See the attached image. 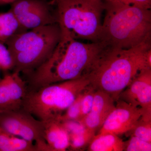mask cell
I'll return each mask as SVG.
<instances>
[{
  "instance_id": "cell-1",
  "label": "cell",
  "mask_w": 151,
  "mask_h": 151,
  "mask_svg": "<svg viewBox=\"0 0 151 151\" xmlns=\"http://www.w3.org/2000/svg\"><path fill=\"white\" fill-rule=\"evenodd\" d=\"M108 48L103 41H78L61 29L60 40L51 55L26 76L28 90L85 76Z\"/></svg>"
},
{
  "instance_id": "cell-2",
  "label": "cell",
  "mask_w": 151,
  "mask_h": 151,
  "mask_svg": "<svg viewBox=\"0 0 151 151\" xmlns=\"http://www.w3.org/2000/svg\"><path fill=\"white\" fill-rule=\"evenodd\" d=\"M151 68V40L128 49H109L85 76L95 90L106 92L116 102L138 73Z\"/></svg>"
},
{
  "instance_id": "cell-3",
  "label": "cell",
  "mask_w": 151,
  "mask_h": 151,
  "mask_svg": "<svg viewBox=\"0 0 151 151\" xmlns=\"http://www.w3.org/2000/svg\"><path fill=\"white\" fill-rule=\"evenodd\" d=\"M104 1L100 41L113 49H128L151 40L150 9Z\"/></svg>"
},
{
  "instance_id": "cell-4",
  "label": "cell",
  "mask_w": 151,
  "mask_h": 151,
  "mask_svg": "<svg viewBox=\"0 0 151 151\" xmlns=\"http://www.w3.org/2000/svg\"><path fill=\"white\" fill-rule=\"evenodd\" d=\"M61 37V28L58 23L12 37L5 44L13 60V71L26 76L31 73L50 57Z\"/></svg>"
},
{
  "instance_id": "cell-5",
  "label": "cell",
  "mask_w": 151,
  "mask_h": 151,
  "mask_svg": "<svg viewBox=\"0 0 151 151\" xmlns=\"http://www.w3.org/2000/svg\"><path fill=\"white\" fill-rule=\"evenodd\" d=\"M89 84L82 76L28 90L22 108L42 122L58 119Z\"/></svg>"
},
{
  "instance_id": "cell-6",
  "label": "cell",
  "mask_w": 151,
  "mask_h": 151,
  "mask_svg": "<svg viewBox=\"0 0 151 151\" xmlns=\"http://www.w3.org/2000/svg\"><path fill=\"white\" fill-rule=\"evenodd\" d=\"M58 23L74 39L100 41L104 0H51Z\"/></svg>"
},
{
  "instance_id": "cell-7",
  "label": "cell",
  "mask_w": 151,
  "mask_h": 151,
  "mask_svg": "<svg viewBox=\"0 0 151 151\" xmlns=\"http://www.w3.org/2000/svg\"><path fill=\"white\" fill-rule=\"evenodd\" d=\"M0 127L9 134L35 142L38 151H50L44 138L43 122L22 108L0 113Z\"/></svg>"
},
{
  "instance_id": "cell-8",
  "label": "cell",
  "mask_w": 151,
  "mask_h": 151,
  "mask_svg": "<svg viewBox=\"0 0 151 151\" xmlns=\"http://www.w3.org/2000/svg\"><path fill=\"white\" fill-rule=\"evenodd\" d=\"M11 6L9 10L26 30L57 23L51 0H18Z\"/></svg>"
},
{
  "instance_id": "cell-9",
  "label": "cell",
  "mask_w": 151,
  "mask_h": 151,
  "mask_svg": "<svg viewBox=\"0 0 151 151\" xmlns=\"http://www.w3.org/2000/svg\"><path fill=\"white\" fill-rule=\"evenodd\" d=\"M116 103L114 110L97 134L110 133L119 136L127 134L134 128L144 113L141 108L123 100L119 99Z\"/></svg>"
},
{
  "instance_id": "cell-10",
  "label": "cell",
  "mask_w": 151,
  "mask_h": 151,
  "mask_svg": "<svg viewBox=\"0 0 151 151\" xmlns=\"http://www.w3.org/2000/svg\"><path fill=\"white\" fill-rule=\"evenodd\" d=\"M119 99L143 110V117L151 118V68L141 70L119 96Z\"/></svg>"
},
{
  "instance_id": "cell-11",
  "label": "cell",
  "mask_w": 151,
  "mask_h": 151,
  "mask_svg": "<svg viewBox=\"0 0 151 151\" xmlns=\"http://www.w3.org/2000/svg\"><path fill=\"white\" fill-rule=\"evenodd\" d=\"M115 100L108 93L96 90L91 111L78 122L95 132L100 129L116 106Z\"/></svg>"
},
{
  "instance_id": "cell-12",
  "label": "cell",
  "mask_w": 151,
  "mask_h": 151,
  "mask_svg": "<svg viewBox=\"0 0 151 151\" xmlns=\"http://www.w3.org/2000/svg\"><path fill=\"white\" fill-rule=\"evenodd\" d=\"M44 138L50 151H65L70 146V137L62 122L55 119L43 122Z\"/></svg>"
},
{
  "instance_id": "cell-13",
  "label": "cell",
  "mask_w": 151,
  "mask_h": 151,
  "mask_svg": "<svg viewBox=\"0 0 151 151\" xmlns=\"http://www.w3.org/2000/svg\"><path fill=\"white\" fill-rule=\"evenodd\" d=\"M124 142L118 135L107 133L97 134L88 145L89 151H123Z\"/></svg>"
},
{
  "instance_id": "cell-14",
  "label": "cell",
  "mask_w": 151,
  "mask_h": 151,
  "mask_svg": "<svg viewBox=\"0 0 151 151\" xmlns=\"http://www.w3.org/2000/svg\"><path fill=\"white\" fill-rule=\"evenodd\" d=\"M0 151H38L34 143L6 132L0 127Z\"/></svg>"
},
{
  "instance_id": "cell-15",
  "label": "cell",
  "mask_w": 151,
  "mask_h": 151,
  "mask_svg": "<svg viewBox=\"0 0 151 151\" xmlns=\"http://www.w3.org/2000/svg\"><path fill=\"white\" fill-rule=\"evenodd\" d=\"M25 31L10 10L0 13V42L5 44L14 35Z\"/></svg>"
},
{
  "instance_id": "cell-16",
  "label": "cell",
  "mask_w": 151,
  "mask_h": 151,
  "mask_svg": "<svg viewBox=\"0 0 151 151\" xmlns=\"http://www.w3.org/2000/svg\"><path fill=\"white\" fill-rule=\"evenodd\" d=\"M7 74L0 80V113L15 110L14 94Z\"/></svg>"
},
{
  "instance_id": "cell-17",
  "label": "cell",
  "mask_w": 151,
  "mask_h": 151,
  "mask_svg": "<svg viewBox=\"0 0 151 151\" xmlns=\"http://www.w3.org/2000/svg\"><path fill=\"white\" fill-rule=\"evenodd\" d=\"M96 132L84 128L79 132L70 134V146L68 149L78 151L88 145L95 135Z\"/></svg>"
},
{
  "instance_id": "cell-18",
  "label": "cell",
  "mask_w": 151,
  "mask_h": 151,
  "mask_svg": "<svg viewBox=\"0 0 151 151\" xmlns=\"http://www.w3.org/2000/svg\"><path fill=\"white\" fill-rule=\"evenodd\" d=\"M127 134L151 143V118L142 116L134 128Z\"/></svg>"
},
{
  "instance_id": "cell-19",
  "label": "cell",
  "mask_w": 151,
  "mask_h": 151,
  "mask_svg": "<svg viewBox=\"0 0 151 151\" xmlns=\"http://www.w3.org/2000/svg\"><path fill=\"white\" fill-rule=\"evenodd\" d=\"M82 92L77 96L74 102L68 108L66 111L58 119L60 122L78 121L79 120L81 113V102Z\"/></svg>"
},
{
  "instance_id": "cell-20",
  "label": "cell",
  "mask_w": 151,
  "mask_h": 151,
  "mask_svg": "<svg viewBox=\"0 0 151 151\" xmlns=\"http://www.w3.org/2000/svg\"><path fill=\"white\" fill-rule=\"evenodd\" d=\"M95 90L89 85L82 92L81 102V113L79 120L86 116L91 111L94 101Z\"/></svg>"
},
{
  "instance_id": "cell-21",
  "label": "cell",
  "mask_w": 151,
  "mask_h": 151,
  "mask_svg": "<svg viewBox=\"0 0 151 151\" xmlns=\"http://www.w3.org/2000/svg\"><path fill=\"white\" fill-rule=\"evenodd\" d=\"M125 151H151V143L143 140L134 136L125 142Z\"/></svg>"
},
{
  "instance_id": "cell-22",
  "label": "cell",
  "mask_w": 151,
  "mask_h": 151,
  "mask_svg": "<svg viewBox=\"0 0 151 151\" xmlns=\"http://www.w3.org/2000/svg\"><path fill=\"white\" fill-rule=\"evenodd\" d=\"M14 64L12 58L7 47L0 42V69L4 71L13 70Z\"/></svg>"
},
{
  "instance_id": "cell-23",
  "label": "cell",
  "mask_w": 151,
  "mask_h": 151,
  "mask_svg": "<svg viewBox=\"0 0 151 151\" xmlns=\"http://www.w3.org/2000/svg\"><path fill=\"white\" fill-rule=\"evenodd\" d=\"M118 2L131 5L142 7L147 9H151V0H105Z\"/></svg>"
},
{
  "instance_id": "cell-24",
  "label": "cell",
  "mask_w": 151,
  "mask_h": 151,
  "mask_svg": "<svg viewBox=\"0 0 151 151\" xmlns=\"http://www.w3.org/2000/svg\"><path fill=\"white\" fill-rule=\"evenodd\" d=\"M18 0H0V6L12 4Z\"/></svg>"
},
{
  "instance_id": "cell-25",
  "label": "cell",
  "mask_w": 151,
  "mask_h": 151,
  "mask_svg": "<svg viewBox=\"0 0 151 151\" xmlns=\"http://www.w3.org/2000/svg\"><path fill=\"white\" fill-rule=\"evenodd\" d=\"M1 69H0V74H1ZM1 75H0V80H1Z\"/></svg>"
}]
</instances>
